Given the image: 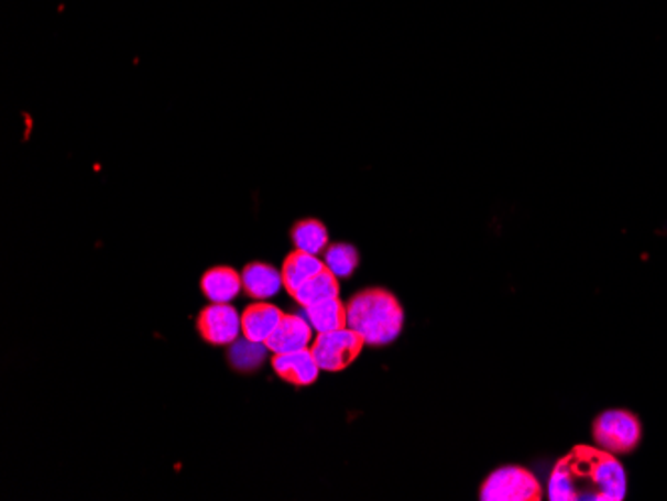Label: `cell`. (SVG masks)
<instances>
[{
  "mask_svg": "<svg viewBox=\"0 0 667 501\" xmlns=\"http://www.w3.org/2000/svg\"><path fill=\"white\" fill-rule=\"evenodd\" d=\"M348 328L368 346H386L400 336L404 312L396 296L386 290H364L348 302Z\"/></svg>",
  "mask_w": 667,
  "mask_h": 501,
  "instance_id": "2",
  "label": "cell"
},
{
  "mask_svg": "<svg viewBox=\"0 0 667 501\" xmlns=\"http://www.w3.org/2000/svg\"><path fill=\"white\" fill-rule=\"evenodd\" d=\"M292 240L296 244V250L318 257L324 248L328 246V230L318 220H302V222L294 226Z\"/></svg>",
  "mask_w": 667,
  "mask_h": 501,
  "instance_id": "15",
  "label": "cell"
},
{
  "mask_svg": "<svg viewBox=\"0 0 667 501\" xmlns=\"http://www.w3.org/2000/svg\"><path fill=\"white\" fill-rule=\"evenodd\" d=\"M324 268H326V264H324L320 258L314 257V254L302 252V250L292 252L291 257L284 260V266H282L284 288L288 290L292 294L294 290L300 288L306 280L316 276Z\"/></svg>",
  "mask_w": 667,
  "mask_h": 501,
  "instance_id": "12",
  "label": "cell"
},
{
  "mask_svg": "<svg viewBox=\"0 0 667 501\" xmlns=\"http://www.w3.org/2000/svg\"><path fill=\"white\" fill-rule=\"evenodd\" d=\"M324 264L338 277L352 276V272L358 266V252L354 246L350 244L328 246Z\"/></svg>",
  "mask_w": 667,
  "mask_h": 501,
  "instance_id": "17",
  "label": "cell"
},
{
  "mask_svg": "<svg viewBox=\"0 0 667 501\" xmlns=\"http://www.w3.org/2000/svg\"><path fill=\"white\" fill-rule=\"evenodd\" d=\"M338 276L332 274L328 268L320 270L316 276L306 280L300 288L292 292V298L296 299L300 306L308 308L313 304L324 302V299L338 298Z\"/></svg>",
  "mask_w": 667,
  "mask_h": 501,
  "instance_id": "13",
  "label": "cell"
},
{
  "mask_svg": "<svg viewBox=\"0 0 667 501\" xmlns=\"http://www.w3.org/2000/svg\"><path fill=\"white\" fill-rule=\"evenodd\" d=\"M196 326L208 344L225 346L238 340V334L242 331V318L228 304H212L200 312Z\"/></svg>",
  "mask_w": 667,
  "mask_h": 501,
  "instance_id": "6",
  "label": "cell"
},
{
  "mask_svg": "<svg viewBox=\"0 0 667 501\" xmlns=\"http://www.w3.org/2000/svg\"><path fill=\"white\" fill-rule=\"evenodd\" d=\"M266 344H260V341H252L244 338V340L232 341V348H230V362L232 366L240 370V372H250V370H256L262 360H264V352H266Z\"/></svg>",
  "mask_w": 667,
  "mask_h": 501,
  "instance_id": "16",
  "label": "cell"
},
{
  "mask_svg": "<svg viewBox=\"0 0 667 501\" xmlns=\"http://www.w3.org/2000/svg\"><path fill=\"white\" fill-rule=\"evenodd\" d=\"M272 368L282 380L294 385L314 384L320 373V366L316 362L313 350H308V348L298 350V352L274 353Z\"/></svg>",
  "mask_w": 667,
  "mask_h": 501,
  "instance_id": "8",
  "label": "cell"
},
{
  "mask_svg": "<svg viewBox=\"0 0 667 501\" xmlns=\"http://www.w3.org/2000/svg\"><path fill=\"white\" fill-rule=\"evenodd\" d=\"M639 436H642V427L637 417L622 410L603 412L593 426V437L598 446L610 454L634 449Z\"/></svg>",
  "mask_w": 667,
  "mask_h": 501,
  "instance_id": "5",
  "label": "cell"
},
{
  "mask_svg": "<svg viewBox=\"0 0 667 501\" xmlns=\"http://www.w3.org/2000/svg\"><path fill=\"white\" fill-rule=\"evenodd\" d=\"M242 286L250 298L264 299L274 296L284 286L282 272L269 264L252 262L242 272Z\"/></svg>",
  "mask_w": 667,
  "mask_h": 501,
  "instance_id": "11",
  "label": "cell"
},
{
  "mask_svg": "<svg viewBox=\"0 0 667 501\" xmlns=\"http://www.w3.org/2000/svg\"><path fill=\"white\" fill-rule=\"evenodd\" d=\"M362 348H364V340L346 326L342 330L318 334L310 350H313L320 370L342 372L360 356Z\"/></svg>",
  "mask_w": 667,
  "mask_h": 501,
  "instance_id": "4",
  "label": "cell"
},
{
  "mask_svg": "<svg viewBox=\"0 0 667 501\" xmlns=\"http://www.w3.org/2000/svg\"><path fill=\"white\" fill-rule=\"evenodd\" d=\"M200 288L212 304H230L232 299L237 298L238 292L244 288L242 274H238L237 270H232V268H212L200 280Z\"/></svg>",
  "mask_w": 667,
  "mask_h": 501,
  "instance_id": "9",
  "label": "cell"
},
{
  "mask_svg": "<svg viewBox=\"0 0 667 501\" xmlns=\"http://www.w3.org/2000/svg\"><path fill=\"white\" fill-rule=\"evenodd\" d=\"M482 501H539L542 486L532 471L517 466L495 469L480 491Z\"/></svg>",
  "mask_w": 667,
  "mask_h": 501,
  "instance_id": "3",
  "label": "cell"
},
{
  "mask_svg": "<svg viewBox=\"0 0 667 501\" xmlns=\"http://www.w3.org/2000/svg\"><path fill=\"white\" fill-rule=\"evenodd\" d=\"M306 320L318 334L342 330L348 326V309L338 298L324 299L306 308Z\"/></svg>",
  "mask_w": 667,
  "mask_h": 501,
  "instance_id": "14",
  "label": "cell"
},
{
  "mask_svg": "<svg viewBox=\"0 0 667 501\" xmlns=\"http://www.w3.org/2000/svg\"><path fill=\"white\" fill-rule=\"evenodd\" d=\"M282 316L284 314H282L281 309L272 306V304L259 302V304L248 306L244 309V314L240 316L242 318V334H244V338L264 344V341L269 340L270 334L276 330V326L281 324Z\"/></svg>",
  "mask_w": 667,
  "mask_h": 501,
  "instance_id": "10",
  "label": "cell"
},
{
  "mask_svg": "<svg viewBox=\"0 0 667 501\" xmlns=\"http://www.w3.org/2000/svg\"><path fill=\"white\" fill-rule=\"evenodd\" d=\"M313 341V326L310 322L304 320L294 314H284L276 330L270 334L269 340L264 341L272 353L298 352L308 348Z\"/></svg>",
  "mask_w": 667,
  "mask_h": 501,
  "instance_id": "7",
  "label": "cell"
},
{
  "mask_svg": "<svg viewBox=\"0 0 667 501\" xmlns=\"http://www.w3.org/2000/svg\"><path fill=\"white\" fill-rule=\"evenodd\" d=\"M627 490L625 469L605 449L578 446L556 464L549 476L551 501H622Z\"/></svg>",
  "mask_w": 667,
  "mask_h": 501,
  "instance_id": "1",
  "label": "cell"
}]
</instances>
